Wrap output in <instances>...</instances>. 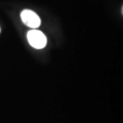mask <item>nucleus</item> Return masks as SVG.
Returning <instances> with one entry per match:
<instances>
[{"instance_id": "2", "label": "nucleus", "mask_w": 123, "mask_h": 123, "mask_svg": "<svg viewBox=\"0 0 123 123\" xmlns=\"http://www.w3.org/2000/svg\"><path fill=\"white\" fill-rule=\"evenodd\" d=\"M21 18L26 26L31 28H38L41 24V19L38 15L31 10H24L21 13Z\"/></svg>"}, {"instance_id": "1", "label": "nucleus", "mask_w": 123, "mask_h": 123, "mask_svg": "<svg viewBox=\"0 0 123 123\" xmlns=\"http://www.w3.org/2000/svg\"><path fill=\"white\" fill-rule=\"evenodd\" d=\"M28 42L33 47L36 49H43L46 45V38L43 32L32 30L27 34Z\"/></svg>"}]
</instances>
